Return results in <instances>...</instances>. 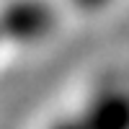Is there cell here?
I'll use <instances>...</instances> for the list:
<instances>
[{
	"instance_id": "6da1fadb",
	"label": "cell",
	"mask_w": 129,
	"mask_h": 129,
	"mask_svg": "<svg viewBox=\"0 0 129 129\" xmlns=\"http://www.w3.org/2000/svg\"><path fill=\"white\" fill-rule=\"evenodd\" d=\"M75 111L85 129H129V88H103Z\"/></svg>"
},
{
	"instance_id": "7a4b0ae2",
	"label": "cell",
	"mask_w": 129,
	"mask_h": 129,
	"mask_svg": "<svg viewBox=\"0 0 129 129\" xmlns=\"http://www.w3.org/2000/svg\"><path fill=\"white\" fill-rule=\"evenodd\" d=\"M44 129H85V124H83L78 111H70V114H62L57 119H52Z\"/></svg>"
}]
</instances>
